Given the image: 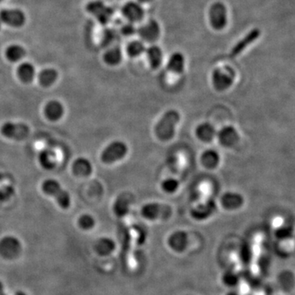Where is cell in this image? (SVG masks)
<instances>
[{
	"label": "cell",
	"mask_w": 295,
	"mask_h": 295,
	"mask_svg": "<svg viewBox=\"0 0 295 295\" xmlns=\"http://www.w3.org/2000/svg\"><path fill=\"white\" fill-rule=\"evenodd\" d=\"M180 119L181 116L177 111H168L156 125L155 133L157 138L161 140L172 139L175 135V128Z\"/></svg>",
	"instance_id": "cell-1"
},
{
	"label": "cell",
	"mask_w": 295,
	"mask_h": 295,
	"mask_svg": "<svg viewBox=\"0 0 295 295\" xmlns=\"http://www.w3.org/2000/svg\"><path fill=\"white\" fill-rule=\"evenodd\" d=\"M42 190L48 195L55 199L57 204L63 209L70 208L72 204L70 193L63 189L62 185L55 179H47L42 183Z\"/></svg>",
	"instance_id": "cell-2"
},
{
	"label": "cell",
	"mask_w": 295,
	"mask_h": 295,
	"mask_svg": "<svg viewBox=\"0 0 295 295\" xmlns=\"http://www.w3.org/2000/svg\"><path fill=\"white\" fill-rule=\"evenodd\" d=\"M209 23L214 30H222L227 26L228 12L222 2H215L208 11Z\"/></svg>",
	"instance_id": "cell-3"
},
{
	"label": "cell",
	"mask_w": 295,
	"mask_h": 295,
	"mask_svg": "<svg viewBox=\"0 0 295 295\" xmlns=\"http://www.w3.org/2000/svg\"><path fill=\"white\" fill-rule=\"evenodd\" d=\"M85 9L89 14L95 17L101 25L109 24L114 14L113 8L105 5L102 0H92L86 5Z\"/></svg>",
	"instance_id": "cell-4"
},
{
	"label": "cell",
	"mask_w": 295,
	"mask_h": 295,
	"mask_svg": "<svg viewBox=\"0 0 295 295\" xmlns=\"http://www.w3.org/2000/svg\"><path fill=\"white\" fill-rule=\"evenodd\" d=\"M235 77L236 73L231 67L223 66L216 68L212 73V82L215 89L219 91L227 89L233 84Z\"/></svg>",
	"instance_id": "cell-5"
},
{
	"label": "cell",
	"mask_w": 295,
	"mask_h": 295,
	"mask_svg": "<svg viewBox=\"0 0 295 295\" xmlns=\"http://www.w3.org/2000/svg\"><path fill=\"white\" fill-rule=\"evenodd\" d=\"M128 153V147L122 141H114L104 149L101 153V160L104 163H113L125 157Z\"/></svg>",
	"instance_id": "cell-6"
},
{
	"label": "cell",
	"mask_w": 295,
	"mask_h": 295,
	"mask_svg": "<svg viewBox=\"0 0 295 295\" xmlns=\"http://www.w3.org/2000/svg\"><path fill=\"white\" fill-rule=\"evenodd\" d=\"M0 133L10 140H21L30 134V128L26 124L7 121L0 127Z\"/></svg>",
	"instance_id": "cell-7"
},
{
	"label": "cell",
	"mask_w": 295,
	"mask_h": 295,
	"mask_svg": "<svg viewBox=\"0 0 295 295\" xmlns=\"http://www.w3.org/2000/svg\"><path fill=\"white\" fill-rule=\"evenodd\" d=\"M0 21L11 27H21L26 23V14L19 9H4L0 10Z\"/></svg>",
	"instance_id": "cell-8"
},
{
	"label": "cell",
	"mask_w": 295,
	"mask_h": 295,
	"mask_svg": "<svg viewBox=\"0 0 295 295\" xmlns=\"http://www.w3.org/2000/svg\"><path fill=\"white\" fill-rule=\"evenodd\" d=\"M21 250V242L14 236H5L0 240V256L4 258H15Z\"/></svg>",
	"instance_id": "cell-9"
},
{
	"label": "cell",
	"mask_w": 295,
	"mask_h": 295,
	"mask_svg": "<svg viewBox=\"0 0 295 295\" xmlns=\"http://www.w3.org/2000/svg\"><path fill=\"white\" fill-rule=\"evenodd\" d=\"M139 37L142 41L148 43L157 41L161 34L160 25L155 20H149L137 29Z\"/></svg>",
	"instance_id": "cell-10"
},
{
	"label": "cell",
	"mask_w": 295,
	"mask_h": 295,
	"mask_svg": "<svg viewBox=\"0 0 295 295\" xmlns=\"http://www.w3.org/2000/svg\"><path fill=\"white\" fill-rule=\"evenodd\" d=\"M121 13L130 23L139 22L145 17V9L137 2H128L121 9Z\"/></svg>",
	"instance_id": "cell-11"
},
{
	"label": "cell",
	"mask_w": 295,
	"mask_h": 295,
	"mask_svg": "<svg viewBox=\"0 0 295 295\" xmlns=\"http://www.w3.org/2000/svg\"><path fill=\"white\" fill-rule=\"evenodd\" d=\"M170 207L159 204H149L143 207L142 214L144 217L151 220L164 218L168 217L172 212Z\"/></svg>",
	"instance_id": "cell-12"
},
{
	"label": "cell",
	"mask_w": 295,
	"mask_h": 295,
	"mask_svg": "<svg viewBox=\"0 0 295 295\" xmlns=\"http://www.w3.org/2000/svg\"><path fill=\"white\" fill-rule=\"evenodd\" d=\"M44 113L47 119L55 122L62 119L65 114V108L58 100H50L45 104Z\"/></svg>",
	"instance_id": "cell-13"
},
{
	"label": "cell",
	"mask_w": 295,
	"mask_h": 295,
	"mask_svg": "<svg viewBox=\"0 0 295 295\" xmlns=\"http://www.w3.org/2000/svg\"><path fill=\"white\" fill-rule=\"evenodd\" d=\"M260 36H261V30L257 29V28H254L253 30H251L250 31L248 32L246 36L244 38L241 39L233 47L231 55L232 57H236V56L240 55V53L244 51L249 45H252L255 41H257V39L260 37Z\"/></svg>",
	"instance_id": "cell-14"
},
{
	"label": "cell",
	"mask_w": 295,
	"mask_h": 295,
	"mask_svg": "<svg viewBox=\"0 0 295 295\" xmlns=\"http://www.w3.org/2000/svg\"><path fill=\"white\" fill-rule=\"evenodd\" d=\"M17 75L23 83H30L37 75V70L33 64L29 62H21L17 68Z\"/></svg>",
	"instance_id": "cell-15"
},
{
	"label": "cell",
	"mask_w": 295,
	"mask_h": 295,
	"mask_svg": "<svg viewBox=\"0 0 295 295\" xmlns=\"http://www.w3.org/2000/svg\"><path fill=\"white\" fill-rule=\"evenodd\" d=\"M93 172L91 162L85 157H78L73 164V172L75 176L85 177L89 176Z\"/></svg>",
	"instance_id": "cell-16"
},
{
	"label": "cell",
	"mask_w": 295,
	"mask_h": 295,
	"mask_svg": "<svg viewBox=\"0 0 295 295\" xmlns=\"http://www.w3.org/2000/svg\"><path fill=\"white\" fill-rule=\"evenodd\" d=\"M218 137L221 145L225 147L233 146L239 140L238 133L232 126H225L221 129Z\"/></svg>",
	"instance_id": "cell-17"
},
{
	"label": "cell",
	"mask_w": 295,
	"mask_h": 295,
	"mask_svg": "<svg viewBox=\"0 0 295 295\" xmlns=\"http://www.w3.org/2000/svg\"><path fill=\"white\" fill-rule=\"evenodd\" d=\"M58 78V73L54 68H47L43 69L38 75L39 83L45 88L50 87Z\"/></svg>",
	"instance_id": "cell-18"
},
{
	"label": "cell",
	"mask_w": 295,
	"mask_h": 295,
	"mask_svg": "<svg viewBox=\"0 0 295 295\" xmlns=\"http://www.w3.org/2000/svg\"><path fill=\"white\" fill-rule=\"evenodd\" d=\"M185 56L180 52H176L168 60V69L175 74H181L185 70Z\"/></svg>",
	"instance_id": "cell-19"
},
{
	"label": "cell",
	"mask_w": 295,
	"mask_h": 295,
	"mask_svg": "<svg viewBox=\"0 0 295 295\" xmlns=\"http://www.w3.org/2000/svg\"><path fill=\"white\" fill-rule=\"evenodd\" d=\"M26 54V49H24V47L17 44L10 45L5 49V57L11 62H20Z\"/></svg>",
	"instance_id": "cell-20"
},
{
	"label": "cell",
	"mask_w": 295,
	"mask_h": 295,
	"mask_svg": "<svg viewBox=\"0 0 295 295\" xmlns=\"http://www.w3.org/2000/svg\"><path fill=\"white\" fill-rule=\"evenodd\" d=\"M151 68L157 69L162 62V51L157 45H152L145 50Z\"/></svg>",
	"instance_id": "cell-21"
},
{
	"label": "cell",
	"mask_w": 295,
	"mask_h": 295,
	"mask_svg": "<svg viewBox=\"0 0 295 295\" xmlns=\"http://www.w3.org/2000/svg\"><path fill=\"white\" fill-rule=\"evenodd\" d=\"M103 59H104V62L109 66H116L117 64H119L122 59L121 48L115 46L107 50L103 56Z\"/></svg>",
	"instance_id": "cell-22"
},
{
	"label": "cell",
	"mask_w": 295,
	"mask_h": 295,
	"mask_svg": "<svg viewBox=\"0 0 295 295\" xmlns=\"http://www.w3.org/2000/svg\"><path fill=\"white\" fill-rule=\"evenodd\" d=\"M242 196L239 193H226L221 198V204L227 209H236L240 208L243 204Z\"/></svg>",
	"instance_id": "cell-23"
},
{
	"label": "cell",
	"mask_w": 295,
	"mask_h": 295,
	"mask_svg": "<svg viewBox=\"0 0 295 295\" xmlns=\"http://www.w3.org/2000/svg\"><path fill=\"white\" fill-rule=\"evenodd\" d=\"M39 162L45 170H52L56 166V157L50 150H43L39 155Z\"/></svg>",
	"instance_id": "cell-24"
},
{
	"label": "cell",
	"mask_w": 295,
	"mask_h": 295,
	"mask_svg": "<svg viewBox=\"0 0 295 295\" xmlns=\"http://www.w3.org/2000/svg\"><path fill=\"white\" fill-rule=\"evenodd\" d=\"M215 132L214 128L209 124H201L199 127L196 129V135L200 140L208 142L214 138Z\"/></svg>",
	"instance_id": "cell-25"
},
{
	"label": "cell",
	"mask_w": 295,
	"mask_h": 295,
	"mask_svg": "<svg viewBox=\"0 0 295 295\" xmlns=\"http://www.w3.org/2000/svg\"><path fill=\"white\" fill-rule=\"evenodd\" d=\"M203 165L207 168H215L218 165L220 157L214 150H207L201 157Z\"/></svg>",
	"instance_id": "cell-26"
},
{
	"label": "cell",
	"mask_w": 295,
	"mask_h": 295,
	"mask_svg": "<svg viewBox=\"0 0 295 295\" xmlns=\"http://www.w3.org/2000/svg\"><path fill=\"white\" fill-rule=\"evenodd\" d=\"M145 46L143 42L139 41H134L132 42L129 43L126 48V51H127L128 55L129 57H136L141 55L142 53H145Z\"/></svg>",
	"instance_id": "cell-27"
},
{
	"label": "cell",
	"mask_w": 295,
	"mask_h": 295,
	"mask_svg": "<svg viewBox=\"0 0 295 295\" xmlns=\"http://www.w3.org/2000/svg\"><path fill=\"white\" fill-rule=\"evenodd\" d=\"M113 243V241H111L109 239H101L96 244V251L100 254H109L114 248Z\"/></svg>",
	"instance_id": "cell-28"
},
{
	"label": "cell",
	"mask_w": 295,
	"mask_h": 295,
	"mask_svg": "<svg viewBox=\"0 0 295 295\" xmlns=\"http://www.w3.org/2000/svg\"><path fill=\"white\" fill-rule=\"evenodd\" d=\"M214 203L212 202V201H208V202L205 203V204H202V205L198 206L194 209V211H193L194 216H197L198 217H204L205 216L211 214L213 212V210H214Z\"/></svg>",
	"instance_id": "cell-29"
},
{
	"label": "cell",
	"mask_w": 295,
	"mask_h": 295,
	"mask_svg": "<svg viewBox=\"0 0 295 295\" xmlns=\"http://www.w3.org/2000/svg\"><path fill=\"white\" fill-rule=\"evenodd\" d=\"M78 225L81 229L90 230L95 225V220L91 215L84 214L78 219Z\"/></svg>",
	"instance_id": "cell-30"
},
{
	"label": "cell",
	"mask_w": 295,
	"mask_h": 295,
	"mask_svg": "<svg viewBox=\"0 0 295 295\" xmlns=\"http://www.w3.org/2000/svg\"><path fill=\"white\" fill-rule=\"evenodd\" d=\"M178 181L175 179H167L163 182L161 183V188L164 191L168 192V193H174L176 191V189H178Z\"/></svg>",
	"instance_id": "cell-31"
},
{
	"label": "cell",
	"mask_w": 295,
	"mask_h": 295,
	"mask_svg": "<svg viewBox=\"0 0 295 295\" xmlns=\"http://www.w3.org/2000/svg\"><path fill=\"white\" fill-rule=\"evenodd\" d=\"M127 201L125 197H120L117 199V202L115 204L114 211L117 215L124 214L125 211H127Z\"/></svg>",
	"instance_id": "cell-32"
},
{
	"label": "cell",
	"mask_w": 295,
	"mask_h": 295,
	"mask_svg": "<svg viewBox=\"0 0 295 295\" xmlns=\"http://www.w3.org/2000/svg\"><path fill=\"white\" fill-rule=\"evenodd\" d=\"M137 32V29L135 27L134 24L129 23L125 24L121 28V33L124 36H126V37H129V36H133V35L136 34Z\"/></svg>",
	"instance_id": "cell-33"
},
{
	"label": "cell",
	"mask_w": 295,
	"mask_h": 295,
	"mask_svg": "<svg viewBox=\"0 0 295 295\" xmlns=\"http://www.w3.org/2000/svg\"><path fill=\"white\" fill-rule=\"evenodd\" d=\"M115 33L116 32L113 30H107L105 32V35H104V42L106 44H109V43L113 42L114 41L115 38Z\"/></svg>",
	"instance_id": "cell-34"
},
{
	"label": "cell",
	"mask_w": 295,
	"mask_h": 295,
	"mask_svg": "<svg viewBox=\"0 0 295 295\" xmlns=\"http://www.w3.org/2000/svg\"><path fill=\"white\" fill-rule=\"evenodd\" d=\"M0 295H8L5 293V286H4V284L1 280H0Z\"/></svg>",
	"instance_id": "cell-35"
},
{
	"label": "cell",
	"mask_w": 295,
	"mask_h": 295,
	"mask_svg": "<svg viewBox=\"0 0 295 295\" xmlns=\"http://www.w3.org/2000/svg\"><path fill=\"white\" fill-rule=\"evenodd\" d=\"M153 1V0H137V3H139L140 5H144V4H149Z\"/></svg>",
	"instance_id": "cell-36"
},
{
	"label": "cell",
	"mask_w": 295,
	"mask_h": 295,
	"mask_svg": "<svg viewBox=\"0 0 295 295\" xmlns=\"http://www.w3.org/2000/svg\"><path fill=\"white\" fill-rule=\"evenodd\" d=\"M15 295H27V294H26V293H25V292H23V291H17Z\"/></svg>",
	"instance_id": "cell-37"
},
{
	"label": "cell",
	"mask_w": 295,
	"mask_h": 295,
	"mask_svg": "<svg viewBox=\"0 0 295 295\" xmlns=\"http://www.w3.org/2000/svg\"><path fill=\"white\" fill-rule=\"evenodd\" d=\"M1 26H2V22L0 21V30H1Z\"/></svg>",
	"instance_id": "cell-38"
},
{
	"label": "cell",
	"mask_w": 295,
	"mask_h": 295,
	"mask_svg": "<svg viewBox=\"0 0 295 295\" xmlns=\"http://www.w3.org/2000/svg\"><path fill=\"white\" fill-rule=\"evenodd\" d=\"M3 0H0V2H2Z\"/></svg>",
	"instance_id": "cell-39"
}]
</instances>
